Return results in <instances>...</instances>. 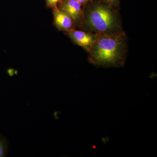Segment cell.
Here are the masks:
<instances>
[{"mask_svg":"<svg viewBox=\"0 0 157 157\" xmlns=\"http://www.w3.org/2000/svg\"><path fill=\"white\" fill-rule=\"evenodd\" d=\"M92 48L90 51L89 59L98 67H120L125 62V36L121 31L96 34Z\"/></svg>","mask_w":157,"mask_h":157,"instance_id":"6da1fadb","label":"cell"},{"mask_svg":"<svg viewBox=\"0 0 157 157\" xmlns=\"http://www.w3.org/2000/svg\"><path fill=\"white\" fill-rule=\"evenodd\" d=\"M90 3L83 21L87 27L96 34L106 33L119 31L117 13L113 7L103 2Z\"/></svg>","mask_w":157,"mask_h":157,"instance_id":"7a4b0ae2","label":"cell"},{"mask_svg":"<svg viewBox=\"0 0 157 157\" xmlns=\"http://www.w3.org/2000/svg\"><path fill=\"white\" fill-rule=\"evenodd\" d=\"M68 36L75 44L81 46L89 52L96 39V34L73 29L66 32Z\"/></svg>","mask_w":157,"mask_h":157,"instance_id":"3957f363","label":"cell"},{"mask_svg":"<svg viewBox=\"0 0 157 157\" xmlns=\"http://www.w3.org/2000/svg\"><path fill=\"white\" fill-rule=\"evenodd\" d=\"M82 6L77 0H61L58 5L59 8L70 14L75 24H80L83 21L84 12Z\"/></svg>","mask_w":157,"mask_h":157,"instance_id":"277c9868","label":"cell"},{"mask_svg":"<svg viewBox=\"0 0 157 157\" xmlns=\"http://www.w3.org/2000/svg\"><path fill=\"white\" fill-rule=\"evenodd\" d=\"M52 9L54 22L57 28L66 32L74 29L75 23L72 17L67 12L58 7Z\"/></svg>","mask_w":157,"mask_h":157,"instance_id":"5b68a950","label":"cell"},{"mask_svg":"<svg viewBox=\"0 0 157 157\" xmlns=\"http://www.w3.org/2000/svg\"><path fill=\"white\" fill-rule=\"evenodd\" d=\"M7 152V145L3 138L0 137V157L6 155Z\"/></svg>","mask_w":157,"mask_h":157,"instance_id":"8992f818","label":"cell"},{"mask_svg":"<svg viewBox=\"0 0 157 157\" xmlns=\"http://www.w3.org/2000/svg\"><path fill=\"white\" fill-rule=\"evenodd\" d=\"M61 1V0H45L47 7L52 9L57 8L59 3Z\"/></svg>","mask_w":157,"mask_h":157,"instance_id":"52a82bcc","label":"cell"},{"mask_svg":"<svg viewBox=\"0 0 157 157\" xmlns=\"http://www.w3.org/2000/svg\"><path fill=\"white\" fill-rule=\"evenodd\" d=\"M104 2L107 3L112 6H117L119 0H102Z\"/></svg>","mask_w":157,"mask_h":157,"instance_id":"ba28073f","label":"cell"},{"mask_svg":"<svg viewBox=\"0 0 157 157\" xmlns=\"http://www.w3.org/2000/svg\"><path fill=\"white\" fill-rule=\"evenodd\" d=\"M77 1L81 4L82 6H85L90 2L93 0H77Z\"/></svg>","mask_w":157,"mask_h":157,"instance_id":"9c48e42d","label":"cell"}]
</instances>
